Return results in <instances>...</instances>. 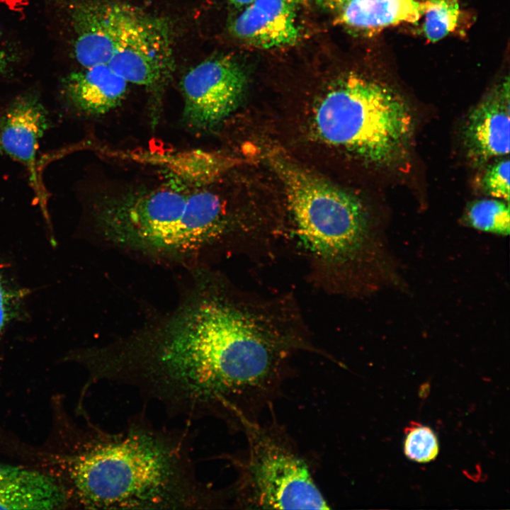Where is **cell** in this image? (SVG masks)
Here are the masks:
<instances>
[{"mask_svg":"<svg viewBox=\"0 0 510 510\" xmlns=\"http://www.w3.org/2000/svg\"><path fill=\"white\" fill-rule=\"evenodd\" d=\"M281 359L257 324L201 276L154 321L141 348L147 391L169 416L215 418L232 427L276 391Z\"/></svg>","mask_w":510,"mask_h":510,"instance_id":"obj_1","label":"cell"},{"mask_svg":"<svg viewBox=\"0 0 510 510\" xmlns=\"http://www.w3.org/2000/svg\"><path fill=\"white\" fill-rule=\"evenodd\" d=\"M195 437L187 425L154 424L145 408L118 431L95 428L69 462L77 502L91 509L226 507V489H216L198 477Z\"/></svg>","mask_w":510,"mask_h":510,"instance_id":"obj_2","label":"cell"},{"mask_svg":"<svg viewBox=\"0 0 510 510\" xmlns=\"http://www.w3.org/2000/svg\"><path fill=\"white\" fill-rule=\"evenodd\" d=\"M104 244L156 264L198 268L226 228L224 205L205 189L166 186L98 199L91 209Z\"/></svg>","mask_w":510,"mask_h":510,"instance_id":"obj_3","label":"cell"},{"mask_svg":"<svg viewBox=\"0 0 510 510\" xmlns=\"http://www.w3.org/2000/svg\"><path fill=\"white\" fill-rule=\"evenodd\" d=\"M266 158L283 184L299 232L319 254L368 264L389 283L397 278L388 244L371 238L359 200L300 166L279 149Z\"/></svg>","mask_w":510,"mask_h":510,"instance_id":"obj_4","label":"cell"},{"mask_svg":"<svg viewBox=\"0 0 510 510\" xmlns=\"http://www.w3.org/2000/svg\"><path fill=\"white\" fill-rule=\"evenodd\" d=\"M314 122L324 140L379 166L402 159L414 120L404 99L376 79L351 74L318 105Z\"/></svg>","mask_w":510,"mask_h":510,"instance_id":"obj_5","label":"cell"},{"mask_svg":"<svg viewBox=\"0 0 510 510\" xmlns=\"http://www.w3.org/2000/svg\"><path fill=\"white\" fill-rule=\"evenodd\" d=\"M237 426L245 434L248 453L244 460L233 459L239 470L228 489L234 504L261 509L329 508L307 463L283 437L244 416Z\"/></svg>","mask_w":510,"mask_h":510,"instance_id":"obj_6","label":"cell"},{"mask_svg":"<svg viewBox=\"0 0 510 510\" xmlns=\"http://www.w3.org/2000/svg\"><path fill=\"white\" fill-rule=\"evenodd\" d=\"M113 37L108 66L128 83L154 94L169 79L172 52L166 27L136 8L110 3Z\"/></svg>","mask_w":510,"mask_h":510,"instance_id":"obj_7","label":"cell"},{"mask_svg":"<svg viewBox=\"0 0 510 510\" xmlns=\"http://www.w3.org/2000/svg\"><path fill=\"white\" fill-rule=\"evenodd\" d=\"M246 86L245 72L232 57H219L197 64L181 83L183 123L193 130L214 127L237 108Z\"/></svg>","mask_w":510,"mask_h":510,"instance_id":"obj_8","label":"cell"},{"mask_svg":"<svg viewBox=\"0 0 510 510\" xmlns=\"http://www.w3.org/2000/svg\"><path fill=\"white\" fill-rule=\"evenodd\" d=\"M509 79L503 80L466 118L463 137L469 159L476 166L509 152Z\"/></svg>","mask_w":510,"mask_h":510,"instance_id":"obj_9","label":"cell"},{"mask_svg":"<svg viewBox=\"0 0 510 510\" xmlns=\"http://www.w3.org/2000/svg\"><path fill=\"white\" fill-rule=\"evenodd\" d=\"M295 8L285 0H254L234 20L231 31L238 39L260 48L293 45L300 34Z\"/></svg>","mask_w":510,"mask_h":510,"instance_id":"obj_10","label":"cell"},{"mask_svg":"<svg viewBox=\"0 0 510 510\" xmlns=\"http://www.w3.org/2000/svg\"><path fill=\"white\" fill-rule=\"evenodd\" d=\"M48 125L47 112L38 94L30 91L18 95L0 118V152L33 164Z\"/></svg>","mask_w":510,"mask_h":510,"instance_id":"obj_11","label":"cell"},{"mask_svg":"<svg viewBox=\"0 0 510 510\" xmlns=\"http://www.w3.org/2000/svg\"><path fill=\"white\" fill-rule=\"evenodd\" d=\"M128 82L108 64L73 71L62 80V96L70 108L89 116L105 115L125 98Z\"/></svg>","mask_w":510,"mask_h":510,"instance_id":"obj_12","label":"cell"},{"mask_svg":"<svg viewBox=\"0 0 510 510\" xmlns=\"http://www.w3.org/2000/svg\"><path fill=\"white\" fill-rule=\"evenodd\" d=\"M67 494L51 477L23 468L0 465V509H53Z\"/></svg>","mask_w":510,"mask_h":510,"instance_id":"obj_13","label":"cell"},{"mask_svg":"<svg viewBox=\"0 0 510 510\" xmlns=\"http://www.w3.org/2000/svg\"><path fill=\"white\" fill-rule=\"evenodd\" d=\"M425 1L416 0H348L339 10L340 22L363 33H374L401 23H415Z\"/></svg>","mask_w":510,"mask_h":510,"instance_id":"obj_14","label":"cell"},{"mask_svg":"<svg viewBox=\"0 0 510 510\" xmlns=\"http://www.w3.org/2000/svg\"><path fill=\"white\" fill-rule=\"evenodd\" d=\"M154 159L182 181L198 188L210 184L230 170L249 162L242 158L202 150L181 152Z\"/></svg>","mask_w":510,"mask_h":510,"instance_id":"obj_15","label":"cell"},{"mask_svg":"<svg viewBox=\"0 0 510 510\" xmlns=\"http://www.w3.org/2000/svg\"><path fill=\"white\" fill-rule=\"evenodd\" d=\"M463 221L477 230L499 235L509 233V203L498 198L475 200L466 208Z\"/></svg>","mask_w":510,"mask_h":510,"instance_id":"obj_16","label":"cell"},{"mask_svg":"<svg viewBox=\"0 0 510 510\" xmlns=\"http://www.w3.org/2000/svg\"><path fill=\"white\" fill-rule=\"evenodd\" d=\"M423 30L431 42H437L457 27L460 6L458 0H426Z\"/></svg>","mask_w":510,"mask_h":510,"instance_id":"obj_17","label":"cell"},{"mask_svg":"<svg viewBox=\"0 0 510 510\" xmlns=\"http://www.w3.org/2000/svg\"><path fill=\"white\" fill-rule=\"evenodd\" d=\"M404 433V452L409 459L424 463L436 458L438 442L430 427L412 421L405 428Z\"/></svg>","mask_w":510,"mask_h":510,"instance_id":"obj_18","label":"cell"},{"mask_svg":"<svg viewBox=\"0 0 510 510\" xmlns=\"http://www.w3.org/2000/svg\"><path fill=\"white\" fill-rule=\"evenodd\" d=\"M509 160H497L489 166L482 178L484 192L494 198L509 201Z\"/></svg>","mask_w":510,"mask_h":510,"instance_id":"obj_19","label":"cell"},{"mask_svg":"<svg viewBox=\"0 0 510 510\" xmlns=\"http://www.w3.org/2000/svg\"><path fill=\"white\" fill-rule=\"evenodd\" d=\"M8 51L6 50L2 42V33L0 28V77L8 73L11 68L12 57Z\"/></svg>","mask_w":510,"mask_h":510,"instance_id":"obj_20","label":"cell"},{"mask_svg":"<svg viewBox=\"0 0 510 510\" xmlns=\"http://www.w3.org/2000/svg\"><path fill=\"white\" fill-rule=\"evenodd\" d=\"M7 319V297L5 288L0 280V334Z\"/></svg>","mask_w":510,"mask_h":510,"instance_id":"obj_21","label":"cell"},{"mask_svg":"<svg viewBox=\"0 0 510 510\" xmlns=\"http://www.w3.org/2000/svg\"><path fill=\"white\" fill-rule=\"evenodd\" d=\"M324 6L339 11L348 0H319Z\"/></svg>","mask_w":510,"mask_h":510,"instance_id":"obj_22","label":"cell"},{"mask_svg":"<svg viewBox=\"0 0 510 510\" xmlns=\"http://www.w3.org/2000/svg\"><path fill=\"white\" fill-rule=\"evenodd\" d=\"M234 6L237 7H245L254 0H230Z\"/></svg>","mask_w":510,"mask_h":510,"instance_id":"obj_23","label":"cell"},{"mask_svg":"<svg viewBox=\"0 0 510 510\" xmlns=\"http://www.w3.org/2000/svg\"><path fill=\"white\" fill-rule=\"evenodd\" d=\"M285 1L293 4L295 6H296L298 4L303 3L305 0H285Z\"/></svg>","mask_w":510,"mask_h":510,"instance_id":"obj_24","label":"cell"}]
</instances>
